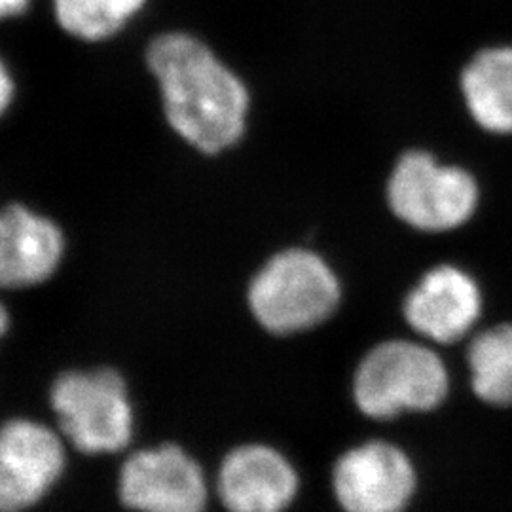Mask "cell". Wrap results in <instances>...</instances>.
Returning <instances> with one entry per match:
<instances>
[{"instance_id":"obj_1","label":"cell","mask_w":512,"mask_h":512,"mask_svg":"<svg viewBox=\"0 0 512 512\" xmlns=\"http://www.w3.org/2000/svg\"><path fill=\"white\" fill-rule=\"evenodd\" d=\"M169 126L198 152L217 156L243 139L251 112L245 82L209 46L186 33H165L147 50Z\"/></svg>"},{"instance_id":"obj_2","label":"cell","mask_w":512,"mask_h":512,"mask_svg":"<svg viewBox=\"0 0 512 512\" xmlns=\"http://www.w3.org/2000/svg\"><path fill=\"white\" fill-rule=\"evenodd\" d=\"M346 281L319 249L289 245L268 256L247 285V308L256 325L275 338L325 329L346 304Z\"/></svg>"},{"instance_id":"obj_3","label":"cell","mask_w":512,"mask_h":512,"mask_svg":"<svg viewBox=\"0 0 512 512\" xmlns=\"http://www.w3.org/2000/svg\"><path fill=\"white\" fill-rule=\"evenodd\" d=\"M484 202V186L469 165L427 147L399 150L384 179V205L404 230L448 238L469 228Z\"/></svg>"},{"instance_id":"obj_4","label":"cell","mask_w":512,"mask_h":512,"mask_svg":"<svg viewBox=\"0 0 512 512\" xmlns=\"http://www.w3.org/2000/svg\"><path fill=\"white\" fill-rule=\"evenodd\" d=\"M452 374L439 348L416 336H382L357 359L351 399L366 420L429 414L448 401Z\"/></svg>"},{"instance_id":"obj_5","label":"cell","mask_w":512,"mask_h":512,"mask_svg":"<svg viewBox=\"0 0 512 512\" xmlns=\"http://www.w3.org/2000/svg\"><path fill=\"white\" fill-rule=\"evenodd\" d=\"M50 406L59 433L80 454H120L135 435V410L128 384L114 368L59 374L50 389Z\"/></svg>"},{"instance_id":"obj_6","label":"cell","mask_w":512,"mask_h":512,"mask_svg":"<svg viewBox=\"0 0 512 512\" xmlns=\"http://www.w3.org/2000/svg\"><path fill=\"white\" fill-rule=\"evenodd\" d=\"M486 313L478 275L459 260L427 264L406 287L399 306L404 329L435 348H454L475 334Z\"/></svg>"},{"instance_id":"obj_7","label":"cell","mask_w":512,"mask_h":512,"mask_svg":"<svg viewBox=\"0 0 512 512\" xmlns=\"http://www.w3.org/2000/svg\"><path fill=\"white\" fill-rule=\"evenodd\" d=\"M116 492L131 512H207L211 497L200 461L175 442L129 454Z\"/></svg>"},{"instance_id":"obj_8","label":"cell","mask_w":512,"mask_h":512,"mask_svg":"<svg viewBox=\"0 0 512 512\" xmlns=\"http://www.w3.org/2000/svg\"><path fill=\"white\" fill-rule=\"evenodd\" d=\"M330 484L344 512H404L418 490V471L399 444L370 439L336 458Z\"/></svg>"},{"instance_id":"obj_9","label":"cell","mask_w":512,"mask_h":512,"mask_svg":"<svg viewBox=\"0 0 512 512\" xmlns=\"http://www.w3.org/2000/svg\"><path fill=\"white\" fill-rule=\"evenodd\" d=\"M67 471L65 437L31 418L0 421V512H29Z\"/></svg>"},{"instance_id":"obj_10","label":"cell","mask_w":512,"mask_h":512,"mask_svg":"<svg viewBox=\"0 0 512 512\" xmlns=\"http://www.w3.org/2000/svg\"><path fill=\"white\" fill-rule=\"evenodd\" d=\"M215 492L226 512H287L300 492V475L275 446L245 442L220 461Z\"/></svg>"},{"instance_id":"obj_11","label":"cell","mask_w":512,"mask_h":512,"mask_svg":"<svg viewBox=\"0 0 512 512\" xmlns=\"http://www.w3.org/2000/svg\"><path fill=\"white\" fill-rule=\"evenodd\" d=\"M65 253L54 220L12 203L0 211V289H27L48 281Z\"/></svg>"},{"instance_id":"obj_12","label":"cell","mask_w":512,"mask_h":512,"mask_svg":"<svg viewBox=\"0 0 512 512\" xmlns=\"http://www.w3.org/2000/svg\"><path fill=\"white\" fill-rule=\"evenodd\" d=\"M458 95L480 133L512 139V44H488L469 55L459 69Z\"/></svg>"},{"instance_id":"obj_13","label":"cell","mask_w":512,"mask_h":512,"mask_svg":"<svg viewBox=\"0 0 512 512\" xmlns=\"http://www.w3.org/2000/svg\"><path fill=\"white\" fill-rule=\"evenodd\" d=\"M463 353L476 399L490 408H512V319L476 330Z\"/></svg>"},{"instance_id":"obj_14","label":"cell","mask_w":512,"mask_h":512,"mask_svg":"<svg viewBox=\"0 0 512 512\" xmlns=\"http://www.w3.org/2000/svg\"><path fill=\"white\" fill-rule=\"evenodd\" d=\"M147 0H54L57 23L69 35L99 42L120 33Z\"/></svg>"},{"instance_id":"obj_15","label":"cell","mask_w":512,"mask_h":512,"mask_svg":"<svg viewBox=\"0 0 512 512\" xmlns=\"http://www.w3.org/2000/svg\"><path fill=\"white\" fill-rule=\"evenodd\" d=\"M14 93H16V86H14V78L8 71L6 63L0 59V118L4 116V112L12 105L14 101Z\"/></svg>"},{"instance_id":"obj_16","label":"cell","mask_w":512,"mask_h":512,"mask_svg":"<svg viewBox=\"0 0 512 512\" xmlns=\"http://www.w3.org/2000/svg\"><path fill=\"white\" fill-rule=\"evenodd\" d=\"M31 0H0V19L16 18L29 8Z\"/></svg>"},{"instance_id":"obj_17","label":"cell","mask_w":512,"mask_h":512,"mask_svg":"<svg viewBox=\"0 0 512 512\" xmlns=\"http://www.w3.org/2000/svg\"><path fill=\"white\" fill-rule=\"evenodd\" d=\"M10 327V317H8V311L0 304V338L6 334V330Z\"/></svg>"}]
</instances>
